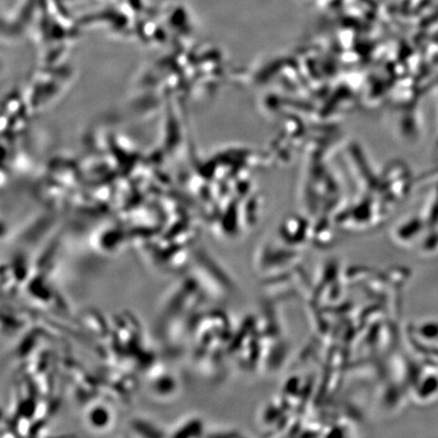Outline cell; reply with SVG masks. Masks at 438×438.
I'll return each mask as SVG.
<instances>
[{"label":"cell","mask_w":438,"mask_h":438,"mask_svg":"<svg viewBox=\"0 0 438 438\" xmlns=\"http://www.w3.org/2000/svg\"><path fill=\"white\" fill-rule=\"evenodd\" d=\"M86 418H88V423L97 428L105 427L110 421L109 412L103 406H96L91 408Z\"/></svg>","instance_id":"1"}]
</instances>
